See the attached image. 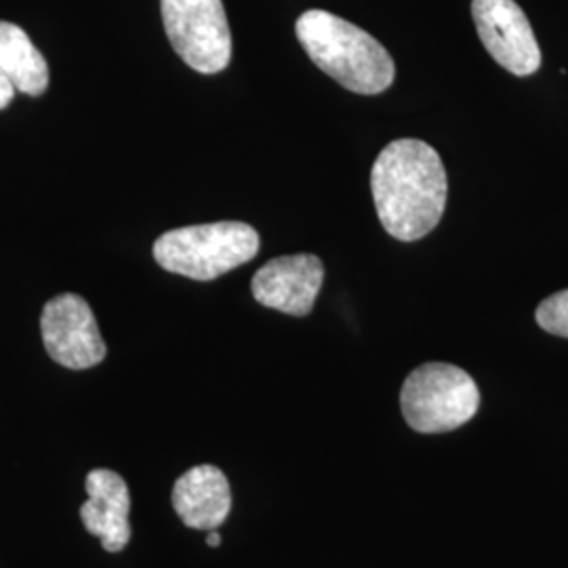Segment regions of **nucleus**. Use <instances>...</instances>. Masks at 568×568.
Returning a JSON list of instances; mask_svg holds the SVG:
<instances>
[{
    "label": "nucleus",
    "instance_id": "f257e3e1",
    "mask_svg": "<svg viewBox=\"0 0 568 568\" xmlns=\"http://www.w3.org/2000/svg\"><path fill=\"white\" fill-rule=\"evenodd\" d=\"M371 190L387 234L403 243H415L443 220L447 171L429 143L396 140L387 143L373 164Z\"/></svg>",
    "mask_w": 568,
    "mask_h": 568
},
{
    "label": "nucleus",
    "instance_id": "f03ea898",
    "mask_svg": "<svg viewBox=\"0 0 568 568\" xmlns=\"http://www.w3.org/2000/svg\"><path fill=\"white\" fill-rule=\"evenodd\" d=\"M305 53L333 81L361 95H379L392 87L396 68L386 47L363 28L328 11L312 9L295 23Z\"/></svg>",
    "mask_w": 568,
    "mask_h": 568
},
{
    "label": "nucleus",
    "instance_id": "7ed1b4c3",
    "mask_svg": "<svg viewBox=\"0 0 568 568\" xmlns=\"http://www.w3.org/2000/svg\"><path fill=\"white\" fill-rule=\"evenodd\" d=\"M152 253L166 272L192 281H215L260 253V234L243 222L185 225L164 232Z\"/></svg>",
    "mask_w": 568,
    "mask_h": 568
},
{
    "label": "nucleus",
    "instance_id": "20e7f679",
    "mask_svg": "<svg viewBox=\"0 0 568 568\" xmlns=\"http://www.w3.org/2000/svg\"><path fill=\"white\" fill-rule=\"evenodd\" d=\"M480 406L476 382L459 366L427 363L403 384L400 408L406 424L419 434H445L467 424Z\"/></svg>",
    "mask_w": 568,
    "mask_h": 568
},
{
    "label": "nucleus",
    "instance_id": "39448f33",
    "mask_svg": "<svg viewBox=\"0 0 568 568\" xmlns=\"http://www.w3.org/2000/svg\"><path fill=\"white\" fill-rule=\"evenodd\" d=\"M164 32L175 53L201 74H217L232 60V32L222 0H161Z\"/></svg>",
    "mask_w": 568,
    "mask_h": 568
},
{
    "label": "nucleus",
    "instance_id": "423d86ee",
    "mask_svg": "<svg viewBox=\"0 0 568 568\" xmlns=\"http://www.w3.org/2000/svg\"><path fill=\"white\" fill-rule=\"evenodd\" d=\"M41 333L47 354L65 368L84 371L105 358L100 326L81 295L63 293L44 305Z\"/></svg>",
    "mask_w": 568,
    "mask_h": 568
},
{
    "label": "nucleus",
    "instance_id": "0eeeda50",
    "mask_svg": "<svg viewBox=\"0 0 568 568\" xmlns=\"http://www.w3.org/2000/svg\"><path fill=\"white\" fill-rule=\"evenodd\" d=\"M471 18L490 58L514 77H530L541 65V49L516 0H471Z\"/></svg>",
    "mask_w": 568,
    "mask_h": 568
},
{
    "label": "nucleus",
    "instance_id": "6e6552de",
    "mask_svg": "<svg viewBox=\"0 0 568 568\" xmlns=\"http://www.w3.org/2000/svg\"><path fill=\"white\" fill-rule=\"evenodd\" d=\"M325 281V265L310 253L284 255L262 265L251 283L253 297L288 316H307Z\"/></svg>",
    "mask_w": 568,
    "mask_h": 568
},
{
    "label": "nucleus",
    "instance_id": "1a4fd4ad",
    "mask_svg": "<svg viewBox=\"0 0 568 568\" xmlns=\"http://www.w3.org/2000/svg\"><path fill=\"white\" fill-rule=\"evenodd\" d=\"M89 499L81 508L84 528L102 539L105 551H121L131 541V495L121 474L112 469H93L87 474Z\"/></svg>",
    "mask_w": 568,
    "mask_h": 568
},
{
    "label": "nucleus",
    "instance_id": "9d476101",
    "mask_svg": "<svg viewBox=\"0 0 568 568\" xmlns=\"http://www.w3.org/2000/svg\"><path fill=\"white\" fill-rule=\"evenodd\" d=\"M171 499L183 525L196 530H217L232 509L230 483L215 466L187 469L178 478Z\"/></svg>",
    "mask_w": 568,
    "mask_h": 568
},
{
    "label": "nucleus",
    "instance_id": "9b49d317",
    "mask_svg": "<svg viewBox=\"0 0 568 568\" xmlns=\"http://www.w3.org/2000/svg\"><path fill=\"white\" fill-rule=\"evenodd\" d=\"M0 70L16 91L39 98L49 87V63L20 26L0 21Z\"/></svg>",
    "mask_w": 568,
    "mask_h": 568
},
{
    "label": "nucleus",
    "instance_id": "f8f14e48",
    "mask_svg": "<svg viewBox=\"0 0 568 568\" xmlns=\"http://www.w3.org/2000/svg\"><path fill=\"white\" fill-rule=\"evenodd\" d=\"M537 325L549 335H558L568 339V288L549 295L537 307Z\"/></svg>",
    "mask_w": 568,
    "mask_h": 568
},
{
    "label": "nucleus",
    "instance_id": "ddd939ff",
    "mask_svg": "<svg viewBox=\"0 0 568 568\" xmlns=\"http://www.w3.org/2000/svg\"><path fill=\"white\" fill-rule=\"evenodd\" d=\"M16 98V87L2 74L0 70V110H4Z\"/></svg>",
    "mask_w": 568,
    "mask_h": 568
},
{
    "label": "nucleus",
    "instance_id": "4468645a",
    "mask_svg": "<svg viewBox=\"0 0 568 568\" xmlns=\"http://www.w3.org/2000/svg\"><path fill=\"white\" fill-rule=\"evenodd\" d=\"M206 544H209L211 548L222 546V535H220L217 530H209V535H206Z\"/></svg>",
    "mask_w": 568,
    "mask_h": 568
}]
</instances>
